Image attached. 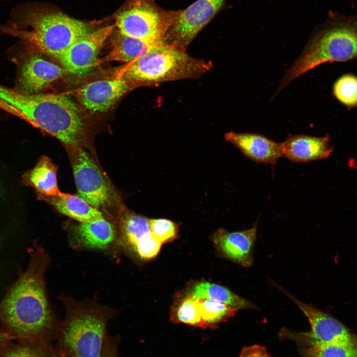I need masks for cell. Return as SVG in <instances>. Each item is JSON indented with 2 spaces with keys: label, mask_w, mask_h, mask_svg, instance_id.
Instances as JSON below:
<instances>
[{
  "label": "cell",
  "mask_w": 357,
  "mask_h": 357,
  "mask_svg": "<svg viewBox=\"0 0 357 357\" xmlns=\"http://www.w3.org/2000/svg\"><path fill=\"white\" fill-rule=\"evenodd\" d=\"M73 240L79 246L89 249L106 248L114 241L113 225L103 216L87 223H79L72 229Z\"/></svg>",
  "instance_id": "cell-18"
},
{
  "label": "cell",
  "mask_w": 357,
  "mask_h": 357,
  "mask_svg": "<svg viewBox=\"0 0 357 357\" xmlns=\"http://www.w3.org/2000/svg\"><path fill=\"white\" fill-rule=\"evenodd\" d=\"M238 357H271L266 348L259 345L244 347Z\"/></svg>",
  "instance_id": "cell-29"
},
{
  "label": "cell",
  "mask_w": 357,
  "mask_h": 357,
  "mask_svg": "<svg viewBox=\"0 0 357 357\" xmlns=\"http://www.w3.org/2000/svg\"><path fill=\"white\" fill-rule=\"evenodd\" d=\"M200 305V298L188 295L172 310L171 320L176 323L205 328Z\"/></svg>",
  "instance_id": "cell-24"
},
{
  "label": "cell",
  "mask_w": 357,
  "mask_h": 357,
  "mask_svg": "<svg viewBox=\"0 0 357 357\" xmlns=\"http://www.w3.org/2000/svg\"><path fill=\"white\" fill-rule=\"evenodd\" d=\"M200 311L205 328H214L233 317L238 309L224 303L200 298Z\"/></svg>",
  "instance_id": "cell-25"
},
{
  "label": "cell",
  "mask_w": 357,
  "mask_h": 357,
  "mask_svg": "<svg viewBox=\"0 0 357 357\" xmlns=\"http://www.w3.org/2000/svg\"><path fill=\"white\" fill-rule=\"evenodd\" d=\"M225 0H197L176 11L165 36V44L185 51L201 30L221 8Z\"/></svg>",
  "instance_id": "cell-9"
},
{
  "label": "cell",
  "mask_w": 357,
  "mask_h": 357,
  "mask_svg": "<svg viewBox=\"0 0 357 357\" xmlns=\"http://www.w3.org/2000/svg\"><path fill=\"white\" fill-rule=\"evenodd\" d=\"M30 254L26 270L0 301V323L15 339L48 346L55 325L44 281L49 258L39 245Z\"/></svg>",
  "instance_id": "cell-1"
},
{
  "label": "cell",
  "mask_w": 357,
  "mask_h": 357,
  "mask_svg": "<svg viewBox=\"0 0 357 357\" xmlns=\"http://www.w3.org/2000/svg\"><path fill=\"white\" fill-rule=\"evenodd\" d=\"M162 45L146 43L123 35L118 31L112 38L111 50L105 57L99 60L98 65L105 62L113 61L127 63Z\"/></svg>",
  "instance_id": "cell-21"
},
{
  "label": "cell",
  "mask_w": 357,
  "mask_h": 357,
  "mask_svg": "<svg viewBox=\"0 0 357 357\" xmlns=\"http://www.w3.org/2000/svg\"><path fill=\"white\" fill-rule=\"evenodd\" d=\"M38 198L48 202L60 213L79 223L90 222L103 217L99 210L79 195L60 192L52 197L38 194Z\"/></svg>",
  "instance_id": "cell-19"
},
{
  "label": "cell",
  "mask_w": 357,
  "mask_h": 357,
  "mask_svg": "<svg viewBox=\"0 0 357 357\" xmlns=\"http://www.w3.org/2000/svg\"><path fill=\"white\" fill-rule=\"evenodd\" d=\"M257 223L252 228L239 232H229L223 228L212 236L215 246L227 258L248 267L253 261V249L256 238Z\"/></svg>",
  "instance_id": "cell-14"
},
{
  "label": "cell",
  "mask_w": 357,
  "mask_h": 357,
  "mask_svg": "<svg viewBox=\"0 0 357 357\" xmlns=\"http://www.w3.org/2000/svg\"><path fill=\"white\" fill-rule=\"evenodd\" d=\"M8 22L11 32L56 60L77 39L93 30L89 24L40 2L16 7Z\"/></svg>",
  "instance_id": "cell-3"
},
{
  "label": "cell",
  "mask_w": 357,
  "mask_h": 357,
  "mask_svg": "<svg viewBox=\"0 0 357 357\" xmlns=\"http://www.w3.org/2000/svg\"><path fill=\"white\" fill-rule=\"evenodd\" d=\"M272 284L291 299L306 317L310 330L298 332L301 337L318 342L356 340L354 334L346 326L330 314L299 300L274 282Z\"/></svg>",
  "instance_id": "cell-11"
},
{
  "label": "cell",
  "mask_w": 357,
  "mask_h": 357,
  "mask_svg": "<svg viewBox=\"0 0 357 357\" xmlns=\"http://www.w3.org/2000/svg\"><path fill=\"white\" fill-rule=\"evenodd\" d=\"M357 51L356 17L333 15L314 33L300 55L286 70L274 96L292 81L320 64L354 60Z\"/></svg>",
  "instance_id": "cell-4"
},
{
  "label": "cell",
  "mask_w": 357,
  "mask_h": 357,
  "mask_svg": "<svg viewBox=\"0 0 357 357\" xmlns=\"http://www.w3.org/2000/svg\"><path fill=\"white\" fill-rule=\"evenodd\" d=\"M281 339L297 343L304 357H357V341L318 342L305 339L297 332L284 328L279 333Z\"/></svg>",
  "instance_id": "cell-17"
},
{
  "label": "cell",
  "mask_w": 357,
  "mask_h": 357,
  "mask_svg": "<svg viewBox=\"0 0 357 357\" xmlns=\"http://www.w3.org/2000/svg\"><path fill=\"white\" fill-rule=\"evenodd\" d=\"M149 227L152 236L162 243L171 242L178 237V226L170 220L149 219Z\"/></svg>",
  "instance_id": "cell-27"
},
{
  "label": "cell",
  "mask_w": 357,
  "mask_h": 357,
  "mask_svg": "<svg viewBox=\"0 0 357 357\" xmlns=\"http://www.w3.org/2000/svg\"><path fill=\"white\" fill-rule=\"evenodd\" d=\"M283 157L294 163H307L329 157L333 152L328 135L317 137L290 134L281 142Z\"/></svg>",
  "instance_id": "cell-16"
},
{
  "label": "cell",
  "mask_w": 357,
  "mask_h": 357,
  "mask_svg": "<svg viewBox=\"0 0 357 357\" xmlns=\"http://www.w3.org/2000/svg\"><path fill=\"white\" fill-rule=\"evenodd\" d=\"M23 179L39 195L52 197L61 192L58 185L57 167L47 156H42L36 166L24 175Z\"/></svg>",
  "instance_id": "cell-20"
},
{
  "label": "cell",
  "mask_w": 357,
  "mask_h": 357,
  "mask_svg": "<svg viewBox=\"0 0 357 357\" xmlns=\"http://www.w3.org/2000/svg\"><path fill=\"white\" fill-rule=\"evenodd\" d=\"M132 87L125 79L115 76L87 83L76 89L74 96L83 110L102 113L109 111Z\"/></svg>",
  "instance_id": "cell-12"
},
{
  "label": "cell",
  "mask_w": 357,
  "mask_h": 357,
  "mask_svg": "<svg viewBox=\"0 0 357 357\" xmlns=\"http://www.w3.org/2000/svg\"><path fill=\"white\" fill-rule=\"evenodd\" d=\"M188 295L201 299H210L223 302L238 310L257 308L253 303L227 288L207 282H201L194 285L189 290Z\"/></svg>",
  "instance_id": "cell-22"
},
{
  "label": "cell",
  "mask_w": 357,
  "mask_h": 357,
  "mask_svg": "<svg viewBox=\"0 0 357 357\" xmlns=\"http://www.w3.org/2000/svg\"><path fill=\"white\" fill-rule=\"evenodd\" d=\"M115 25L93 30L74 42L58 59L67 73L83 76L98 65L99 55Z\"/></svg>",
  "instance_id": "cell-10"
},
{
  "label": "cell",
  "mask_w": 357,
  "mask_h": 357,
  "mask_svg": "<svg viewBox=\"0 0 357 357\" xmlns=\"http://www.w3.org/2000/svg\"><path fill=\"white\" fill-rule=\"evenodd\" d=\"M121 227L127 242L137 254L153 237L150 231L149 219L140 215H125L122 220Z\"/></svg>",
  "instance_id": "cell-23"
},
{
  "label": "cell",
  "mask_w": 357,
  "mask_h": 357,
  "mask_svg": "<svg viewBox=\"0 0 357 357\" xmlns=\"http://www.w3.org/2000/svg\"><path fill=\"white\" fill-rule=\"evenodd\" d=\"M110 317L108 312L93 307L67 310L59 334L63 357H101Z\"/></svg>",
  "instance_id": "cell-6"
},
{
  "label": "cell",
  "mask_w": 357,
  "mask_h": 357,
  "mask_svg": "<svg viewBox=\"0 0 357 357\" xmlns=\"http://www.w3.org/2000/svg\"><path fill=\"white\" fill-rule=\"evenodd\" d=\"M333 94L348 110L357 104V81L355 75L347 73L340 76L334 83Z\"/></svg>",
  "instance_id": "cell-26"
},
{
  "label": "cell",
  "mask_w": 357,
  "mask_h": 357,
  "mask_svg": "<svg viewBox=\"0 0 357 357\" xmlns=\"http://www.w3.org/2000/svg\"><path fill=\"white\" fill-rule=\"evenodd\" d=\"M224 137L246 157L256 163L273 165L283 157L281 143L263 135L230 131Z\"/></svg>",
  "instance_id": "cell-15"
},
{
  "label": "cell",
  "mask_w": 357,
  "mask_h": 357,
  "mask_svg": "<svg viewBox=\"0 0 357 357\" xmlns=\"http://www.w3.org/2000/svg\"><path fill=\"white\" fill-rule=\"evenodd\" d=\"M14 339V337L5 330L0 331V353L4 352Z\"/></svg>",
  "instance_id": "cell-31"
},
{
  "label": "cell",
  "mask_w": 357,
  "mask_h": 357,
  "mask_svg": "<svg viewBox=\"0 0 357 357\" xmlns=\"http://www.w3.org/2000/svg\"><path fill=\"white\" fill-rule=\"evenodd\" d=\"M20 345L8 348L2 357H52L48 346L22 342Z\"/></svg>",
  "instance_id": "cell-28"
},
{
  "label": "cell",
  "mask_w": 357,
  "mask_h": 357,
  "mask_svg": "<svg viewBox=\"0 0 357 357\" xmlns=\"http://www.w3.org/2000/svg\"><path fill=\"white\" fill-rule=\"evenodd\" d=\"M66 150L79 195L98 210L110 207L115 199L114 191L94 160L83 148Z\"/></svg>",
  "instance_id": "cell-8"
},
{
  "label": "cell",
  "mask_w": 357,
  "mask_h": 357,
  "mask_svg": "<svg viewBox=\"0 0 357 357\" xmlns=\"http://www.w3.org/2000/svg\"><path fill=\"white\" fill-rule=\"evenodd\" d=\"M118 338L110 337L107 335L101 357H119L118 354Z\"/></svg>",
  "instance_id": "cell-30"
},
{
  "label": "cell",
  "mask_w": 357,
  "mask_h": 357,
  "mask_svg": "<svg viewBox=\"0 0 357 357\" xmlns=\"http://www.w3.org/2000/svg\"><path fill=\"white\" fill-rule=\"evenodd\" d=\"M67 74L60 64L35 53L28 57L22 64L16 89L27 94L43 93L52 83Z\"/></svg>",
  "instance_id": "cell-13"
},
{
  "label": "cell",
  "mask_w": 357,
  "mask_h": 357,
  "mask_svg": "<svg viewBox=\"0 0 357 357\" xmlns=\"http://www.w3.org/2000/svg\"><path fill=\"white\" fill-rule=\"evenodd\" d=\"M176 13L160 8L155 0H127L116 15L115 26L123 35L160 45L164 44Z\"/></svg>",
  "instance_id": "cell-7"
},
{
  "label": "cell",
  "mask_w": 357,
  "mask_h": 357,
  "mask_svg": "<svg viewBox=\"0 0 357 357\" xmlns=\"http://www.w3.org/2000/svg\"><path fill=\"white\" fill-rule=\"evenodd\" d=\"M211 61L193 58L165 43L126 63L116 77L135 85L152 86L176 80L196 79L213 68Z\"/></svg>",
  "instance_id": "cell-5"
},
{
  "label": "cell",
  "mask_w": 357,
  "mask_h": 357,
  "mask_svg": "<svg viewBox=\"0 0 357 357\" xmlns=\"http://www.w3.org/2000/svg\"><path fill=\"white\" fill-rule=\"evenodd\" d=\"M0 109L55 137L66 149L84 148L89 143V122L67 95L27 94L0 84Z\"/></svg>",
  "instance_id": "cell-2"
}]
</instances>
